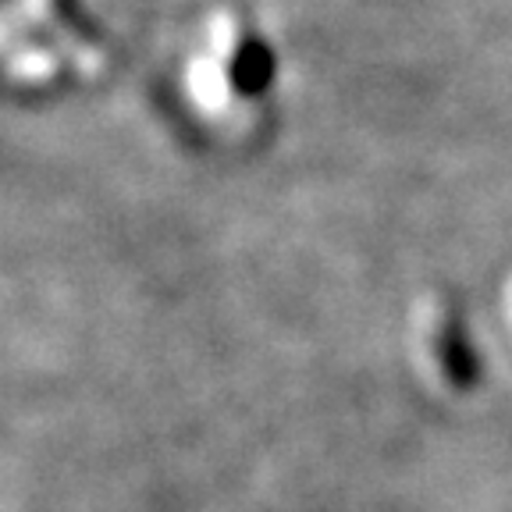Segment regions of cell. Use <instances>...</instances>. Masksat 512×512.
Returning a JSON list of instances; mask_svg holds the SVG:
<instances>
[]
</instances>
